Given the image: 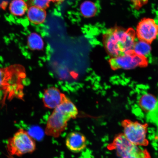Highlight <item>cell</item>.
<instances>
[{"mask_svg":"<svg viewBox=\"0 0 158 158\" xmlns=\"http://www.w3.org/2000/svg\"><path fill=\"white\" fill-rule=\"evenodd\" d=\"M135 35L133 28L116 27L106 31L102 36V41L106 52L113 58L133 50Z\"/></svg>","mask_w":158,"mask_h":158,"instance_id":"6da1fadb","label":"cell"},{"mask_svg":"<svg viewBox=\"0 0 158 158\" xmlns=\"http://www.w3.org/2000/svg\"><path fill=\"white\" fill-rule=\"evenodd\" d=\"M25 73L24 68L19 64L0 68V103L6 100L20 98L23 94V85Z\"/></svg>","mask_w":158,"mask_h":158,"instance_id":"7a4b0ae2","label":"cell"},{"mask_svg":"<svg viewBox=\"0 0 158 158\" xmlns=\"http://www.w3.org/2000/svg\"><path fill=\"white\" fill-rule=\"evenodd\" d=\"M78 114L76 106L64 94L62 102L49 116L45 134L53 138L59 137L66 130L68 122L76 118Z\"/></svg>","mask_w":158,"mask_h":158,"instance_id":"3957f363","label":"cell"},{"mask_svg":"<svg viewBox=\"0 0 158 158\" xmlns=\"http://www.w3.org/2000/svg\"><path fill=\"white\" fill-rule=\"evenodd\" d=\"M35 140L23 129H20L16 132L8 141L7 148L11 155L17 156L33 152L36 149Z\"/></svg>","mask_w":158,"mask_h":158,"instance_id":"277c9868","label":"cell"},{"mask_svg":"<svg viewBox=\"0 0 158 158\" xmlns=\"http://www.w3.org/2000/svg\"><path fill=\"white\" fill-rule=\"evenodd\" d=\"M110 150H114L121 158H151L146 150H142L126 139L123 134L116 135L108 146Z\"/></svg>","mask_w":158,"mask_h":158,"instance_id":"5b68a950","label":"cell"},{"mask_svg":"<svg viewBox=\"0 0 158 158\" xmlns=\"http://www.w3.org/2000/svg\"><path fill=\"white\" fill-rule=\"evenodd\" d=\"M123 134L130 143L136 146H147L149 141L147 138V123L143 124L126 119L122 122Z\"/></svg>","mask_w":158,"mask_h":158,"instance_id":"8992f818","label":"cell"},{"mask_svg":"<svg viewBox=\"0 0 158 158\" xmlns=\"http://www.w3.org/2000/svg\"><path fill=\"white\" fill-rule=\"evenodd\" d=\"M109 63L112 70H130L138 67H145L148 61L147 57L136 54L133 50L125 54L111 58Z\"/></svg>","mask_w":158,"mask_h":158,"instance_id":"52a82bcc","label":"cell"},{"mask_svg":"<svg viewBox=\"0 0 158 158\" xmlns=\"http://www.w3.org/2000/svg\"><path fill=\"white\" fill-rule=\"evenodd\" d=\"M136 35L139 40L151 44L158 35V25L152 19H143L138 23Z\"/></svg>","mask_w":158,"mask_h":158,"instance_id":"ba28073f","label":"cell"},{"mask_svg":"<svg viewBox=\"0 0 158 158\" xmlns=\"http://www.w3.org/2000/svg\"><path fill=\"white\" fill-rule=\"evenodd\" d=\"M86 138L81 132L73 131L67 136L66 145L68 149L74 153L80 152L86 147Z\"/></svg>","mask_w":158,"mask_h":158,"instance_id":"9c48e42d","label":"cell"},{"mask_svg":"<svg viewBox=\"0 0 158 158\" xmlns=\"http://www.w3.org/2000/svg\"><path fill=\"white\" fill-rule=\"evenodd\" d=\"M64 94L58 89L52 87L45 90L43 97V101L45 107L54 109L62 102Z\"/></svg>","mask_w":158,"mask_h":158,"instance_id":"30bf717a","label":"cell"},{"mask_svg":"<svg viewBox=\"0 0 158 158\" xmlns=\"http://www.w3.org/2000/svg\"><path fill=\"white\" fill-rule=\"evenodd\" d=\"M157 101L153 95L145 93L140 97L138 104L140 108L146 113H152L156 109Z\"/></svg>","mask_w":158,"mask_h":158,"instance_id":"8fae6325","label":"cell"},{"mask_svg":"<svg viewBox=\"0 0 158 158\" xmlns=\"http://www.w3.org/2000/svg\"><path fill=\"white\" fill-rule=\"evenodd\" d=\"M46 13L44 9L31 6L27 11V19L30 22L35 25L44 23L46 18Z\"/></svg>","mask_w":158,"mask_h":158,"instance_id":"7c38bea8","label":"cell"},{"mask_svg":"<svg viewBox=\"0 0 158 158\" xmlns=\"http://www.w3.org/2000/svg\"><path fill=\"white\" fill-rule=\"evenodd\" d=\"M9 9L11 15L21 17L27 12L28 6L24 0H12L10 3Z\"/></svg>","mask_w":158,"mask_h":158,"instance_id":"4fadbf2b","label":"cell"},{"mask_svg":"<svg viewBox=\"0 0 158 158\" xmlns=\"http://www.w3.org/2000/svg\"><path fill=\"white\" fill-rule=\"evenodd\" d=\"M27 45L31 50H41L44 48V43L40 35L32 33L27 37Z\"/></svg>","mask_w":158,"mask_h":158,"instance_id":"5bb4252c","label":"cell"},{"mask_svg":"<svg viewBox=\"0 0 158 158\" xmlns=\"http://www.w3.org/2000/svg\"><path fill=\"white\" fill-rule=\"evenodd\" d=\"M133 50L136 54L147 57L151 52V47L149 43L139 40L134 43Z\"/></svg>","mask_w":158,"mask_h":158,"instance_id":"9a60e30c","label":"cell"},{"mask_svg":"<svg viewBox=\"0 0 158 158\" xmlns=\"http://www.w3.org/2000/svg\"><path fill=\"white\" fill-rule=\"evenodd\" d=\"M80 10L84 17L90 18L94 16L96 14L97 9L94 3L89 1H86L81 5Z\"/></svg>","mask_w":158,"mask_h":158,"instance_id":"2e32d148","label":"cell"},{"mask_svg":"<svg viewBox=\"0 0 158 158\" xmlns=\"http://www.w3.org/2000/svg\"><path fill=\"white\" fill-rule=\"evenodd\" d=\"M51 1L52 0H30L32 6H35L43 9L48 7Z\"/></svg>","mask_w":158,"mask_h":158,"instance_id":"e0dca14e","label":"cell"},{"mask_svg":"<svg viewBox=\"0 0 158 158\" xmlns=\"http://www.w3.org/2000/svg\"><path fill=\"white\" fill-rule=\"evenodd\" d=\"M135 9L139 10L148 3V0H130Z\"/></svg>","mask_w":158,"mask_h":158,"instance_id":"ac0fdd59","label":"cell"},{"mask_svg":"<svg viewBox=\"0 0 158 158\" xmlns=\"http://www.w3.org/2000/svg\"><path fill=\"white\" fill-rule=\"evenodd\" d=\"M52 1H53L55 2H56L59 3L64 1V0H52Z\"/></svg>","mask_w":158,"mask_h":158,"instance_id":"d6986e66","label":"cell"},{"mask_svg":"<svg viewBox=\"0 0 158 158\" xmlns=\"http://www.w3.org/2000/svg\"><path fill=\"white\" fill-rule=\"evenodd\" d=\"M157 109H158V102L157 103V107H156V110Z\"/></svg>","mask_w":158,"mask_h":158,"instance_id":"ffe728a7","label":"cell"},{"mask_svg":"<svg viewBox=\"0 0 158 158\" xmlns=\"http://www.w3.org/2000/svg\"></svg>","mask_w":158,"mask_h":158,"instance_id":"44dd1931","label":"cell"}]
</instances>
